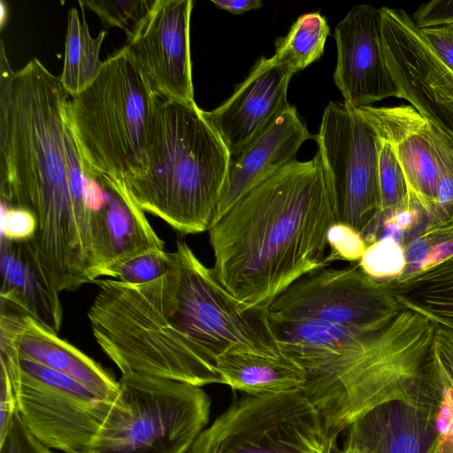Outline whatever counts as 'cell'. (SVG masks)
Segmentation results:
<instances>
[{
	"mask_svg": "<svg viewBox=\"0 0 453 453\" xmlns=\"http://www.w3.org/2000/svg\"><path fill=\"white\" fill-rule=\"evenodd\" d=\"M1 300L58 333L63 308L58 292L49 282L25 242L1 236Z\"/></svg>",
	"mask_w": 453,
	"mask_h": 453,
	"instance_id": "20",
	"label": "cell"
},
{
	"mask_svg": "<svg viewBox=\"0 0 453 453\" xmlns=\"http://www.w3.org/2000/svg\"><path fill=\"white\" fill-rule=\"evenodd\" d=\"M355 110L376 136L391 145L410 196L427 216L435 203L440 169L426 119L411 104Z\"/></svg>",
	"mask_w": 453,
	"mask_h": 453,
	"instance_id": "17",
	"label": "cell"
},
{
	"mask_svg": "<svg viewBox=\"0 0 453 453\" xmlns=\"http://www.w3.org/2000/svg\"><path fill=\"white\" fill-rule=\"evenodd\" d=\"M84 453H186L208 424L211 399L203 387L127 374Z\"/></svg>",
	"mask_w": 453,
	"mask_h": 453,
	"instance_id": "6",
	"label": "cell"
},
{
	"mask_svg": "<svg viewBox=\"0 0 453 453\" xmlns=\"http://www.w3.org/2000/svg\"><path fill=\"white\" fill-rule=\"evenodd\" d=\"M342 453H369V452L357 445H354L352 443L345 441L344 448H343V449H342Z\"/></svg>",
	"mask_w": 453,
	"mask_h": 453,
	"instance_id": "38",
	"label": "cell"
},
{
	"mask_svg": "<svg viewBox=\"0 0 453 453\" xmlns=\"http://www.w3.org/2000/svg\"><path fill=\"white\" fill-rule=\"evenodd\" d=\"M403 308L426 317L433 323L453 331V296L444 295H395Z\"/></svg>",
	"mask_w": 453,
	"mask_h": 453,
	"instance_id": "29",
	"label": "cell"
},
{
	"mask_svg": "<svg viewBox=\"0 0 453 453\" xmlns=\"http://www.w3.org/2000/svg\"><path fill=\"white\" fill-rule=\"evenodd\" d=\"M0 343L25 358L65 374L104 400L113 402L119 384L105 368L58 333L1 300Z\"/></svg>",
	"mask_w": 453,
	"mask_h": 453,
	"instance_id": "16",
	"label": "cell"
},
{
	"mask_svg": "<svg viewBox=\"0 0 453 453\" xmlns=\"http://www.w3.org/2000/svg\"><path fill=\"white\" fill-rule=\"evenodd\" d=\"M192 0H158L138 35L123 48L161 98L196 104L189 27Z\"/></svg>",
	"mask_w": 453,
	"mask_h": 453,
	"instance_id": "13",
	"label": "cell"
},
{
	"mask_svg": "<svg viewBox=\"0 0 453 453\" xmlns=\"http://www.w3.org/2000/svg\"><path fill=\"white\" fill-rule=\"evenodd\" d=\"M314 136L289 105L238 155L232 157L216 219L257 183L296 160L301 145ZM215 219V220H216Z\"/></svg>",
	"mask_w": 453,
	"mask_h": 453,
	"instance_id": "19",
	"label": "cell"
},
{
	"mask_svg": "<svg viewBox=\"0 0 453 453\" xmlns=\"http://www.w3.org/2000/svg\"><path fill=\"white\" fill-rule=\"evenodd\" d=\"M314 139L341 221L361 234L379 209L377 136L354 108L332 101Z\"/></svg>",
	"mask_w": 453,
	"mask_h": 453,
	"instance_id": "11",
	"label": "cell"
},
{
	"mask_svg": "<svg viewBox=\"0 0 453 453\" xmlns=\"http://www.w3.org/2000/svg\"><path fill=\"white\" fill-rule=\"evenodd\" d=\"M216 368L223 384L253 395L299 390L305 381V372L285 355L232 351L217 359Z\"/></svg>",
	"mask_w": 453,
	"mask_h": 453,
	"instance_id": "21",
	"label": "cell"
},
{
	"mask_svg": "<svg viewBox=\"0 0 453 453\" xmlns=\"http://www.w3.org/2000/svg\"><path fill=\"white\" fill-rule=\"evenodd\" d=\"M157 2L158 0H84L79 1V4L94 12L105 28L116 27L122 29L127 35L126 42H128L138 35Z\"/></svg>",
	"mask_w": 453,
	"mask_h": 453,
	"instance_id": "24",
	"label": "cell"
},
{
	"mask_svg": "<svg viewBox=\"0 0 453 453\" xmlns=\"http://www.w3.org/2000/svg\"><path fill=\"white\" fill-rule=\"evenodd\" d=\"M293 75L273 56L262 57L230 97L212 111L203 110L232 157L288 108L287 92Z\"/></svg>",
	"mask_w": 453,
	"mask_h": 453,
	"instance_id": "15",
	"label": "cell"
},
{
	"mask_svg": "<svg viewBox=\"0 0 453 453\" xmlns=\"http://www.w3.org/2000/svg\"><path fill=\"white\" fill-rule=\"evenodd\" d=\"M386 282L395 295L453 296V256L426 270L403 274Z\"/></svg>",
	"mask_w": 453,
	"mask_h": 453,
	"instance_id": "27",
	"label": "cell"
},
{
	"mask_svg": "<svg viewBox=\"0 0 453 453\" xmlns=\"http://www.w3.org/2000/svg\"><path fill=\"white\" fill-rule=\"evenodd\" d=\"M1 366L12 380L18 414L27 431L50 449L84 453L112 402L73 379L19 356L0 343Z\"/></svg>",
	"mask_w": 453,
	"mask_h": 453,
	"instance_id": "9",
	"label": "cell"
},
{
	"mask_svg": "<svg viewBox=\"0 0 453 453\" xmlns=\"http://www.w3.org/2000/svg\"><path fill=\"white\" fill-rule=\"evenodd\" d=\"M0 453H53V451L27 431L17 411L4 433L0 434Z\"/></svg>",
	"mask_w": 453,
	"mask_h": 453,
	"instance_id": "31",
	"label": "cell"
},
{
	"mask_svg": "<svg viewBox=\"0 0 453 453\" xmlns=\"http://www.w3.org/2000/svg\"><path fill=\"white\" fill-rule=\"evenodd\" d=\"M411 17L418 28L453 22V0H432L423 3Z\"/></svg>",
	"mask_w": 453,
	"mask_h": 453,
	"instance_id": "34",
	"label": "cell"
},
{
	"mask_svg": "<svg viewBox=\"0 0 453 453\" xmlns=\"http://www.w3.org/2000/svg\"><path fill=\"white\" fill-rule=\"evenodd\" d=\"M232 157L196 104L159 97L143 172L126 182L135 203L181 234L208 231L226 188Z\"/></svg>",
	"mask_w": 453,
	"mask_h": 453,
	"instance_id": "3",
	"label": "cell"
},
{
	"mask_svg": "<svg viewBox=\"0 0 453 453\" xmlns=\"http://www.w3.org/2000/svg\"><path fill=\"white\" fill-rule=\"evenodd\" d=\"M381 49L398 98L428 122L453 133V73L426 44L403 9L380 7Z\"/></svg>",
	"mask_w": 453,
	"mask_h": 453,
	"instance_id": "12",
	"label": "cell"
},
{
	"mask_svg": "<svg viewBox=\"0 0 453 453\" xmlns=\"http://www.w3.org/2000/svg\"><path fill=\"white\" fill-rule=\"evenodd\" d=\"M0 11H1L0 26H1V29H3L4 25L6 24L7 19H8L7 4L4 1L0 2Z\"/></svg>",
	"mask_w": 453,
	"mask_h": 453,
	"instance_id": "39",
	"label": "cell"
},
{
	"mask_svg": "<svg viewBox=\"0 0 453 453\" xmlns=\"http://www.w3.org/2000/svg\"><path fill=\"white\" fill-rule=\"evenodd\" d=\"M122 47L96 78L69 97L66 117L84 165L119 188L145 168L152 119L159 101Z\"/></svg>",
	"mask_w": 453,
	"mask_h": 453,
	"instance_id": "5",
	"label": "cell"
},
{
	"mask_svg": "<svg viewBox=\"0 0 453 453\" xmlns=\"http://www.w3.org/2000/svg\"><path fill=\"white\" fill-rule=\"evenodd\" d=\"M328 263L342 260L358 262L367 244L362 234L349 225L340 221L331 226L327 233Z\"/></svg>",
	"mask_w": 453,
	"mask_h": 453,
	"instance_id": "30",
	"label": "cell"
},
{
	"mask_svg": "<svg viewBox=\"0 0 453 453\" xmlns=\"http://www.w3.org/2000/svg\"><path fill=\"white\" fill-rule=\"evenodd\" d=\"M428 375L441 392L449 393L453 405V331L436 324L429 354Z\"/></svg>",
	"mask_w": 453,
	"mask_h": 453,
	"instance_id": "28",
	"label": "cell"
},
{
	"mask_svg": "<svg viewBox=\"0 0 453 453\" xmlns=\"http://www.w3.org/2000/svg\"><path fill=\"white\" fill-rule=\"evenodd\" d=\"M81 9V20L76 8L68 12L65 54L59 76L70 96L87 88L99 74L104 63L99 54L107 32L103 30L96 37H92Z\"/></svg>",
	"mask_w": 453,
	"mask_h": 453,
	"instance_id": "22",
	"label": "cell"
},
{
	"mask_svg": "<svg viewBox=\"0 0 453 453\" xmlns=\"http://www.w3.org/2000/svg\"><path fill=\"white\" fill-rule=\"evenodd\" d=\"M88 311L93 335L121 375L203 387L222 383L215 363L189 338L160 278L142 285L96 280Z\"/></svg>",
	"mask_w": 453,
	"mask_h": 453,
	"instance_id": "4",
	"label": "cell"
},
{
	"mask_svg": "<svg viewBox=\"0 0 453 453\" xmlns=\"http://www.w3.org/2000/svg\"><path fill=\"white\" fill-rule=\"evenodd\" d=\"M211 3L232 14H242L259 9L264 4L261 0H211Z\"/></svg>",
	"mask_w": 453,
	"mask_h": 453,
	"instance_id": "37",
	"label": "cell"
},
{
	"mask_svg": "<svg viewBox=\"0 0 453 453\" xmlns=\"http://www.w3.org/2000/svg\"><path fill=\"white\" fill-rule=\"evenodd\" d=\"M450 416L442 430H439L427 453H453V405L449 399Z\"/></svg>",
	"mask_w": 453,
	"mask_h": 453,
	"instance_id": "36",
	"label": "cell"
},
{
	"mask_svg": "<svg viewBox=\"0 0 453 453\" xmlns=\"http://www.w3.org/2000/svg\"><path fill=\"white\" fill-rule=\"evenodd\" d=\"M357 265L373 280H392L405 273V247L393 237H380L367 246Z\"/></svg>",
	"mask_w": 453,
	"mask_h": 453,
	"instance_id": "26",
	"label": "cell"
},
{
	"mask_svg": "<svg viewBox=\"0 0 453 453\" xmlns=\"http://www.w3.org/2000/svg\"><path fill=\"white\" fill-rule=\"evenodd\" d=\"M0 389V434L8 427L14 414L17 412L16 397L11 377L7 370L1 366Z\"/></svg>",
	"mask_w": 453,
	"mask_h": 453,
	"instance_id": "35",
	"label": "cell"
},
{
	"mask_svg": "<svg viewBox=\"0 0 453 453\" xmlns=\"http://www.w3.org/2000/svg\"><path fill=\"white\" fill-rule=\"evenodd\" d=\"M340 203L319 154L294 160L243 194L211 225V267L239 302L270 303L303 275L328 266L327 233Z\"/></svg>",
	"mask_w": 453,
	"mask_h": 453,
	"instance_id": "2",
	"label": "cell"
},
{
	"mask_svg": "<svg viewBox=\"0 0 453 453\" xmlns=\"http://www.w3.org/2000/svg\"><path fill=\"white\" fill-rule=\"evenodd\" d=\"M36 228L37 220L32 212L2 204V237L13 242H27L33 238Z\"/></svg>",
	"mask_w": 453,
	"mask_h": 453,
	"instance_id": "32",
	"label": "cell"
},
{
	"mask_svg": "<svg viewBox=\"0 0 453 453\" xmlns=\"http://www.w3.org/2000/svg\"><path fill=\"white\" fill-rule=\"evenodd\" d=\"M402 309L388 283L373 280L358 265L314 270L267 307L271 321L319 320L369 330L382 328Z\"/></svg>",
	"mask_w": 453,
	"mask_h": 453,
	"instance_id": "10",
	"label": "cell"
},
{
	"mask_svg": "<svg viewBox=\"0 0 453 453\" xmlns=\"http://www.w3.org/2000/svg\"><path fill=\"white\" fill-rule=\"evenodd\" d=\"M380 19V8L357 4L334 28L337 61L334 82L343 103L354 109L398 97L382 53Z\"/></svg>",
	"mask_w": 453,
	"mask_h": 453,
	"instance_id": "14",
	"label": "cell"
},
{
	"mask_svg": "<svg viewBox=\"0 0 453 453\" xmlns=\"http://www.w3.org/2000/svg\"><path fill=\"white\" fill-rule=\"evenodd\" d=\"M338 435L300 390L248 395L204 428L186 453H342Z\"/></svg>",
	"mask_w": 453,
	"mask_h": 453,
	"instance_id": "8",
	"label": "cell"
},
{
	"mask_svg": "<svg viewBox=\"0 0 453 453\" xmlns=\"http://www.w3.org/2000/svg\"><path fill=\"white\" fill-rule=\"evenodd\" d=\"M330 27L318 12L298 17L288 33L275 41L276 61L294 74L317 61L323 54Z\"/></svg>",
	"mask_w": 453,
	"mask_h": 453,
	"instance_id": "23",
	"label": "cell"
},
{
	"mask_svg": "<svg viewBox=\"0 0 453 453\" xmlns=\"http://www.w3.org/2000/svg\"><path fill=\"white\" fill-rule=\"evenodd\" d=\"M428 47L453 73V22L419 28Z\"/></svg>",
	"mask_w": 453,
	"mask_h": 453,
	"instance_id": "33",
	"label": "cell"
},
{
	"mask_svg": "<svg viewBox=\"0 0 453 453\" xmlns=\"http://www.w3.org/2000/svg\"><path fill=\"white\" fill-rule=\"evenodd\" d=\"M441 401L391 400L348 427L346 442L369 453H427L439 430Z\"/></svg>",
	"mask_w": 453,
	"mask_h": 453,
	"instance_id": "18",
	"label": "cell"
},
{
	"mask_svg": "<svg viewBox=\"0 0 453 453\" xmlns=\"http://www.w3.org/2000/svg\"><path fill=\"white\" fill-rule=\"evenodd\" d=\"M161 280L190 339L215 363L225 353L284 355L272 329L267 307L239 302L221 285L184 240L170 252Z\"/></svg>",
	"mask_w": 453,
	"mask_h": 453,
	"instance_id": "7",
	"label": "cell"
},
{
	"mask_svg": "<svg viewBox=\"0 0 453 453\" xmlns=\"http://www.w3.org/2000/svg\"><path fill=\"white\" fill-rule=\"evenodd\" d=\"M170 262V252L150 250L110 264L100 272L99 278L108 276L126 284L142 285L164 276Z\"/></svg>",
	"mask_w": 453,
	"mask_h": 453,
	"instance_id": "25",
	"label": "cell"
},
{
	"mask_svg": "<svg viewBox=\"0 0 453 453\" xmlns=\"http://www.w3.org/2000/svg\"><path fill=\"white\" fill-rule=\"evenodd\" d=\"M69 97L59 76L35 58L13 71L1 41V203L36 218L25 242L58 290L84 283L88 270L74 215L88 173L66 117Z\"/></svg>",
	"mask_w": 453,
	"mask_h": 453,
	"instance_id": "1",
	"label": "cell"
}]
</instances>
